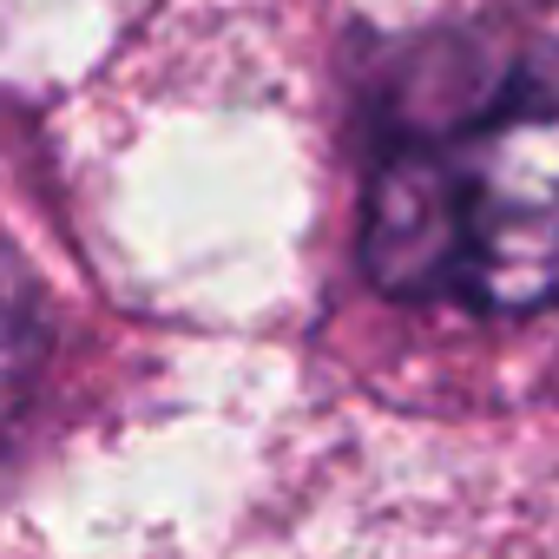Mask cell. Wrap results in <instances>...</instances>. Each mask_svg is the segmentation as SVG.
Instances as JSON below:
<instances>
[{
    "label": "cell",
    "instance_id": "6da1fadb",
    "mask_svg": "<svg viewBox=\"0 0 559 559\" xmlns=\"http://www.w3.org/2000/svg\"><path fill=\"white\" fill-rule=\"evenodd\" d=\"M362 263L395 297L559 304V73L513 60L395 119L362 191Z\"/></svg>",
    "mask_w": 559,
    "mask_h": 559
}]
</instances>
